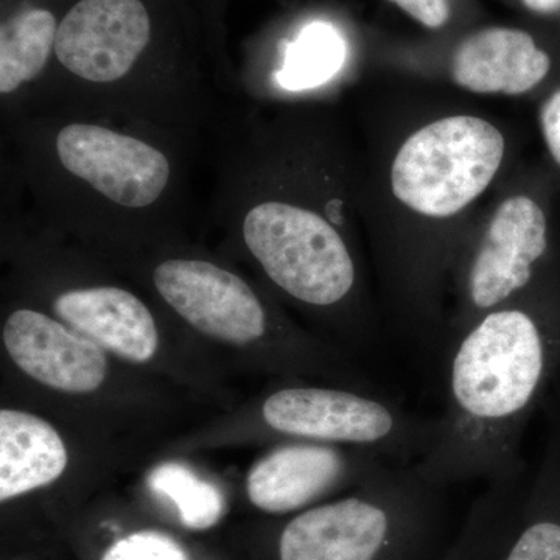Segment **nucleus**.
Returning <instances> with one entry per match:
<instances>
[{
    "label": "nucleus",
    "instance_id": "4be33fe9",
    "mask_svg": "<svg viewBox=\"0 0 560 560\" xmlns=\"http://www.w3.org/2000/svg\"><path fill=\"white\" fill-rule=\"evenodd\" d=\"M529 13L541 18L560 16V0H521Z\"/></svg>",
    "mask_w": 560,
    "mask_h": 560
},
{
    "label": "nucleus",
    "instance_id": "6e6552de",
    "mask_svg": "<svg viewBox=\"0 0 560 560\" xmlns=\"http://www.w3.org/2000/svg\"><path fill=\"white\" fill-rule=\"evenodd\" d=\"M550 256L547 209L528 195L501 202L464 265L460 311L448 337L555 275L547 270Z\"/></svg>",
    "mask_w": 560,
    "mask_h": 560
},
{
    "label": "nucleus",
    "instance_id": "f03ea898",
    "mask_svg": "<svg viewBox=\"0 0 560 560\" xmlns=\"http://www.w3.org/2000/svg\"><path fill=\"white\" fill-rule=\"evenodd\" d=\"M223 92L230 88L186 0H70L28 113L120 121L200 151L230 110Z\"/></svg>",
    "mask_w": 560,
    "mask_h": 560
},
{
    "label": "nucleus",
    "instance_id": "7ed1b4c3",
    "mask_svg": "<svg viewBox=\"0 0 560 560\" xmlns=\"http://www.w3.org/2000/svg\"><path fill=\"white\" fill-rule=\"evenodd\" d=\"M2 128V168L47 230L106 248H161L179 237L198 150L164 132L55 110Z\"/></svg>",
    "mask_w": 560,
    "mask_h": 560
},
{
    "label": "nucleus",
    "instance_id": "ddd939ff",
    "mask_svg": "<svg viewBox=\"0 0 560 560\" xmlns=\"http://www.w3.org/2000/svg\"><path fill=\"white\" fill-rule=\"evenodd\" d=\"M70 0H2L0 114L2 124L35 106Z\"/></svg>",
    "mask_w": 560,
    "mask_h": 560
},
{
    "label": "nucleus",
    "instance_id": "1a4fd4ad",
    "mask_svg": "<svg viewBox=\"0 0 560 560\" xmlns=\"http://www.w3.org/2000/svg\"><path fill=\"white\" fill-rule=\"evenodd\" d=\"M149 278L160 300L195 330L221 342L248 346L271 329V312L256 289L219 260L162 246Z\"/></svg>",
    "mask_w": 560,
    "mask_h": 560
},
{
    "label": "nucleus",
    "instance_id": "9b49d317",
    "mask_svg": "<svg viewBox=\"0 0 560 560\" xmlns=\"http://www.w3.org/2000/svg\"><path fill=\"white\" fill-rule=\"evenodd\" d=\"M2 340L16 366L51 389L88 394L105 382L108 361L101 346L39 308L10 312Z\"/></svg>",
    "mask_w": 560,
    "mask_h": 560
},
{
    "label": "nucleus",
    "instance_id": "4468645a",
    "mask_svg": "<svg viewBox=\"0 0 560 560\" xmlns=\"http://www.w3.org/2000/svg\"><path fill=\"white\" fill-rule=\"evenodd\" d=\"M556 60L533 33L488 27L460 40L452 58V79L475 94L523 95L551 79Z\"/></svg>",
    "mask_w": 560,
    "mask_h": 560
},
{
    "label": "nucleus",
    "instance_id": "0eeeda50",
    "mask_svg": "<svg viewBox=\"0 0 560 560\" xmlns=\"http://www.w3.org/2000/svg\"><path fill=\"white\" fill-rule=\"evenodd\" d=\"M504 150L503 135L490 121L445 117L405 140L390 167V189L420 217L452 219L485 194Z\"/></svg>",
    "mask_w": 560,
    "mask_h": 560
},
{
    "label": "nucleus",
    "instance_id": "2eb2a0df",
    "mask_svg": "<svg viewBox=\"0 0 560 560\" xmlns=\"http://www.w3.org/2000/svg\"><path fill=\"white\" fill-rule=\"evenodd\" d=\"M545 405L548 429L539 467L493 560H560V377Z\"/></svg>",
    "mask_w": 560,
    "mask_h": 560
},
{
    "label": "nucleus",
    "instance_id": "423d86ee",
    "mask_svg": "<svg viewBox=\"0 0 560 560\" xmlns=\"http://www.w3.org/2000/svg\"><path fill=\"white\" fill-rule=\"evenodd\" d=\"M265 425L280 436L382 453L399 464H416L433 447L438 419L400 407L385 393L290 386L261 405Z\"/></svg>",
    "mask_w": 560,
    "mask_h": 560
},
{
    "label": "nucleus",
    "instance_id": "f257e3e1",
    "mask_svg": "<svg viewBox=\"0 0 560 560\" xmlns=\"http://www.w3.org/2000/svg\"><path fill=\"white\" fill-rule=\"evenodd\" d=\"M296 120L237 109L212 138L209 212L283 294L316 312H345L359 291L345 200L327 143ZM337 186V184H335Z\"/></svg>",
    "mask_w": 560,
    "mask_h": 560
},
{
    "label": "nucleus",
    "instance_id": "6ab92c4d",
    "mask_svg": "<svg viewBox=\"0 0 560 560\" xmlns=\"http://www.w3.org/2000/svg\"><path fill=\"white\" fill-rule=\"evenodd\" d=\"M102 560H189L178 541L156 530L131 534L110 545Z\"/></svg>",
    "mask_w": 560,
    "mask_h": 560
},
{
    "label": "nucleus",
    "instance_id": "f8f14e48",
    "mask_svg": "<svg viewBox=\"0 0 560 560\" xmlns=\"http://www.w3.org/2000/svg\"><path fill=\"white\" fill-rule=\"evenodd\" d=\"M50 311L70 329L131 363H145L160 348L156 318L142 298L108 282L55 285Z\"/></svg>",
    "mask_w": 560,
    "mask_h": 560
},
{
    "label": "nucleus",
    "instance_id": "aec40b11",
    "mask_svg": "<svg viewBox=\"0 0 560 560\" xmlns=\"http://www.w3.org/2000/svg\"><path fill=\"white\" fill-rule=\"evenodd\" d=\"M401 11L410 14L423 27L438 31L451 20V2L448 0H388Z\"/></svg>",
    "mask_w": 560,
    "mask_h": 560
},
{
    "label": "nucleus",
    "instance_id": "412c9836",
    "mask_svg": "<svg viewBox=\"0 0 560 560\" xmlns=\"http://www.w3.org/2000/svg\"><path fill=\"white\" fill-rule=\"evenodd\" d=\"M541 138L552 164L560 171V86L548 94L539 113Z\"/></svg>",
    "mask_w": 560,
    "mask_h": 560
},
{
    "label": "nucleus",
    "instance_id": "39448f33",
    "mask_svg": "<svg viewBox=\"0 0 560 560\" xmlns=\"http://www.w3.org/2000/svg\"><path fill=\"white\" fill-rule=\"evenodd\" d=\"M447 490L396 464L346 499L298 512L278 560H442L452 545Z\"/></svg>",
    "mask_w": 560,
    "mask_h": 560
},
{
    "label": "nucleus",
    "instance_id": "20e7f679",
    "mask_svg": "<svg viewBox=\"0 0 560 560\" xmlns=\"http://www.w3.org/2000/svg\"><path fill=\"white\" fill-rule=\"evenodd\" d=\"M444 410L430 452L412 464L451 489L499 480L526 466L522 440L560 377V285L556 275L448 337Z\"/></svg>",
    "mask_w": 560,
    "mask_h": 560
},
{
    "label": "nucleus",
    "instance_id": "9d476101",
    "mask_svg": "<svg viewBox=\"0 0 560 560\" xmlns=\"http://www.w3.org/2000/svg\"><path fill=\"white\" fill-rule=\"evenodd\" d=\"M396 464L364 448L294 442L254 464L246 478V493L257 510L285 515L308 510L342 486L364 485Z\"/></svg>",
    "mask_w": 560,
    "mask_h": 560
},
{
    "label": "nucleus",
    "instance_id": "dca6fc26",
    "mask_svg": "<svg viewBox=\"0 0 560 560\" xmlns=\"http://www.w3.org/2000/svg\"><path fill=\"white\" fill-rule=\"evenodd\" d=\"M68 467L60 433L31 412L0 411V501L44 488Z\"/></svg>",
    "mask_w": 560,
    "mask_h": 560
},
{
    "label": "nucleus",
    "instance_id": "f3484780",
    "mask_svg": "<svg viewBox=\"0 0 560 560\" xmlns=\"http://www.w3.org/2000/svg\"><path fill=\"white\" fill-rule=\"evenodd\" d=\"M345 60L346 44L340 33L329 24L315 22L287 47L276 79L287 91L315 90L329 83L340 72Z\"/></svg>",
    "mask_w": 560,
    "mask_h": 560
},
{
    "label": "nucleus",
    "instance_id": "a211bd4d",
    "mask_svg": "<svg viewBox=\"0 0 560 560\" xmlns=\"http://www.w3.org/2000/svg\"><path fill=\"white\" fill-rule=\"evenodd\" d=\"M149 482L154 492L175 504L186 528H212L223 515L224 500L219 488L202 481L183 464H162L151 471Z\"/></svg>",
    "mask_w": 560,
    "mask_h": 560
}]
</instances>
